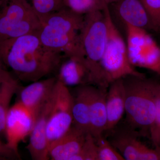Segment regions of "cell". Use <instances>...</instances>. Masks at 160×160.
Here are the masks:
<instances>
[{
  "mask_svg": "<svg viewBox=\"0 0 160 160\" xmlns=\"http://www.w3.org/2000/svg\"><path fill=\"white\" fill-rule=\"evenodd\" d=\"M39 18L26 0H5L0 7V42L38 32Z\"/></svg>",
  "mask_w": 160,
  "mask_h": 160,
  "instance_id": "6",
  "label": "cell"
},
{
  "mask_svg": "<svg viewBox=\"0 0 160 160\" xmlns=\"http://www.w3.org/2000/svg\"><path fill=\"white\" fill-rule=\"evenodd\" d=\"M56 73L58 81L68 88L94 86L91 72L84 58L64 57Z\"/></svg>",
  "mask_w": 160,
  "mask_h": 160,
  "instance_id": "12",
  "label": "cell"
},
{
  "mask_svg": "<svg viewBox=\"0 0 160 160\" xmlns=\"http://www.w3.org/2000/svg\"><path fill=\"white\" fill-rule=\"evenodd\" d=\"M126 93L123 78L109 84L106 96L107 124L106 132L112 131L122 119L125 112Z\"/></svg>",
  "mask_w": 160,
  "mask_h": 160,
  "instance_id": "17",
  "label": "cell"
},
{
  "mask_svg": "<svg viewBox=\"0 0 160 160\" xmlns=\"http://www.w3.org/2000/svg\"><path fill=\"white\" fill-rule=\"evenodd\" d=\"M64 58L45 46L38 32L0 42V59L19 80L26 82L56 73Z\"/></svg>",
  "mask_w": 160,
  "mask_h": 160,
  "instance_id": "1",
  "label": "cell"
},
{
  "mask_svg": "<svg viewBox=\"0 0 160 160\" xmlns=\"http://www.w3.org/2000/svg\"><path fill=\"white\" fill-rule=\"evenodd\" d=\"M126 46L132 66L160 75V47L145 29L125 25Z\"/></svg>",
  "mask_w": 160,
  "mask_h": 160,
  "instance_id": "7",
  "label": "cell"
},
{
  "mask_svg": "<svg viewBox=\"0 0 160 160\" xmlns=\"http://www.w3.org/2000/svg\"><path fill=\"white\" fill-rule=\"evenodd\" d=\"M70 160H98L96 142L90 133L87 134L79 152L72 157Z\"/></svg>",
  "mask_w": 160,
  "mask_h": 160,
  "instance_id": "23",
  "label": "cell"
},
{
  "mask_svg": "<svg viewBox=\"0 0 160 160\" xmlns=\"http://www.w3.org/2000/svg\"><path fill=\"white\" fill-rule=\"evenodd\" d=\"M98 148V160H124L119 152L104 136L95 139Z\"/></svg>",
  "mask_w": 160,
  "mask_h": 160,
  "instance_id": "22",
  "label": "cell"
},
{
  "mask_svg": "<svg viewBox=\"0 0 160 160\" xmlns=\"http://www.w3.org/2000/svg\"><path fill=\"white\" fill-rule=\"evenodd\" d=\"M91 85L75 87L72 96V125L89 133V98Z\"/></svg>",
  "mask_w": 160,
  "mask_h": 160,
  "instance_id": "18",
  "label": "cell"
},
{
  "mask_svg": "<svg viewBox=\"0 0 160 160\" xmlns=\"http://www.w3.org/2000/svg\"><path fill=\"white\" fill-rule=\"evenodd\" d=\"M106 18L108 34L101 66L106 82L110 83L129 75L145 76L138 71L129 61L126 43L113 22L109 6L103 10Z\"/></svg>",
  "mask_w": 160,
  "mask_h": 160,
  "instance_id": "5",
  "label": "cell"
},
{
  "mask_svg": "<svg viewBox=\"0 0 160 160\" xmlns=\"http://www.w3.org/2000/svg\"><path fill=\"white\" fill-rule=\"evenodd\" d=\"M20 86L17 80L9 74L2 82L0 92V134L5 132V124L13 96Z\"/></svg>",
  "mask_w": 160,
  "mask_h": 160,
  "instance_id": "19",
  "label": "cell"
},
{
  "mask_svg": "<svg viewBox=\"0 0 160 160\" xmlns=\"http://www.w3.org/2000/svg\"><path fill=\"white\" fill-rule=\"evenodd\" d=\"M5 0H0V7L2 6V5L3 4V3L5 2Z\"/></svg>",
  "mask_w": 160,
  "mask_h": 160,
  "instance_id": "29",
  "label": "cell"
},
{
  "mask_svg": "<svg viewBox=\"0 0 160 160\" xmlns=\"http://www.w3.org/2000/svg\"><path fill=\"white\" fill-rule=\"evenodd\" d=\"M84 17L64 7L40 20L41 27L38 35L47 48L65 57L84 58L80 36Z\"/></svg>",
  "mask_w": 160,
  "mask_h": 160,
  "instance_id": "3",
  "label": "cell"
},
{
  "mask_svg": "<svg viewBox=\"0 0 160 160\" xmlns=\"http://www.w3.org/2000/svg\"><path fill=\"white\" fill-rule=\"evenodd\" d=\"M37 116L19 102L10 107L5 124L7 146L20 157L19 144L29 136Z\"/></svg>",
  "mask_w": 160,
  "mask_h": 160,
  "instance_id": "9",
  "label": "cell"
},
{
  "mask_svg": "<svg viewBox=\"0 0 160 160\" xmlns=\"http://www.w3.org/2000/svg\"><path fill=\"white\" fill-rule=\"evenodd\" d=\"M138 134L128 128L117 131L109 140L112 145L126 160H160L156 149L147 147L138 139Z\"/></svg>",
  "mask_w": 160,
  "mask_h": 160,
  "instance_id": "10",
  "label": "cell"
},
{
  "mask_svg": "<svg viewBox=\"0 0 160 160\" xmlns=\"http://www.w3.org/2000/svg\"><path fill=\"white\" fill-rule=\"evenodd\" d=\"M146 9L154 31H160V0H141Z\"/></svg>",
  "mask_w": 160,
  "mask_h": 160,
  "instance_id": "24",
  "label": "cell"
},
{
  "mask_svg": "<svg viewBox=\"0 0 160 160\" xmlns=\"http://www.w3.org/2000/svg\"><path fill=\"white\" fill-rule=\"evenodd\" d=\"M64 7L72 12L85 16L103 10L106 4L102 0H63Z\"/></svg>",
  "mask_w": 160,
  "mask_h": 160,
  "instance_id": "20",
  "label": "cell"
},
{
  "mask_svg": "<svg viewBox=\"0 0 160 160\" xmlns=\"http://www.w3.org/2000/svg\"><path fill=\"white\" fill-rule=\"evenodd\" d=\"M52 96V94L39 112L29 135V143L26 149L32 160L49 159L46 127L51 108Z\"/></svg>",
  "mask_w": 160,
  "mask_h": 160,
  "instance_id": "11",
  "label": "cell"
},
{
  "mask_svg": "<svg viewBox=\"0 0 160 160\" xmlns=\"http://www.w3.org/2000/svg\"><path fill=\"white\" fill-rule=\"evenodd\" d=\"M40 20L64 8L63 0H26Z\"/></svg>",
  "mask_w": 160,
  "mask_h": 160,
  "instance_id": "21",
  "label": "cell"
},
{
  "mask_svg": "<svg viewBox=\"0 0 160 160\" xmlns=\"http://www.w3.org/2000/svg\"><path fill=\"white\" fill-rule=\"evenodd\" d=\"M108 88L91 85L89 98V133L94 139L106 132L107 124L106 96Z\"/></svg>",
  "mask_w": 160,
  "mask_h": 160,
  "instance_id": "14",
  "label": "cell"
},
{
  "mask_svg": "<svg viewBox=\"0 0 160 160\" xmlns=\"http://www.w3.org/2000/svg\"><path fill=\"white\" fill-rule=\"evenodd\" d=\"M13 150L7 146L6 143H4L0 140V158H19Z\"/></svg>",
  "mask_w": 160,
  "mask_h": 160,
  "instance_id": "26",
  "label": "cell"
},
{
  "mask_svg": "<svg viewBox=\"0 0 160 160\" xmlns=\"http://www.w3.org/2000/svg\"><path fill=\"white\" fill-rule=\"evenodd\" d=\"M108 28L103 10L94 12L84 17L81 31V49L83 57L91 72L93 85L108 88L101 62L106 47Z\"/></svg>",
  "mask_w": 160,
  "mask_h": 160,
  "instance_id": "4",
  "label": "cell"
},
{
  "mask_svg": "<svg viewBox=\"0 0 160 160\" xmlns=\"http://www.w3.org/2000/svg\"><path fill=\"white\" fill-rule=\"evenodd\" d=\"M9 75H8V76H9ZM8 76H7V77H8ZM7 77H6V78H7ZM6 78H5V79H6ZM5 79L2 80V81H0V92H1V86H2V82L3 81H4V80Z\"/></svg>",
  "mask_w": 160,
  "mask_h": 160,
  "instance_id": "30",
  "label": "cell"
},
{
  "mask_svg": "<svg viewBox=\"0 0 160 160\" xmlns=\"http://www.w3.org/2000/svg\"><path fill=\"white\" fill-rule=\"evenodd\" d=\"M57 82L56 77L41 79L21 88L18 92L19 102L37 116L43 105L51 96Z\"/></svg>",
  "mask_w": 160,
  "mask_h": 160,
  "instance_id": "13",
  "label": "cell"
},
{
  "mask_svg": "<svg viewBox=\"0 0 160 160\" xmlns=\"http://www.w3.org/2000/svg\"><path fill=\"white\" fill-rule=\"evenodd\" d=\"M155 149L158 150V152L159 153L160 156V147H158V148H156Z\"/></svg>",
  "mask_w": 160,
  "mask_h": 160,
  "instance_id": "31",
  "label": "cell"
},
{
  "mask_svg": "<svg viewBox=\"0 0 160 160\" xmlns=\"http://www.w3.org/2000/svg\"><path fill=\"white\" fill-rule=\"evenodd\" d=\"M124 25L154 30L148 13L141 0H118L112 4Z\"/></svg>",
  "mask_w": 160,
  "mask_h": 160,
  "instance_id": "16",
  "label": "cell"
},
{
  "mask_svg": "<svg viewBox=\"0 0 160 160\" xmlns=\"http://www.w3.org/2000/svg\"><path fill=\"white\" fill-rule=\"evenodd\" d=\"M72 108L71 92L57 80L52 96L51 108L46 127L49 148L71 128L73 122Z\"/></svg>",
  "mask_w": 160,
  "mask_h": 160,
  "instance_id": "8",
  "label": "cell"
},
{
  "mask_svg": "<svg viewBox=\"0 0 160 160\" xmlns=\"http://www.w3.org/2000/svg\"><path fill=\"white\" fill-rule=\"evenodd\" d=\"M4 65L2 60L0 59V81L5 79L10 74L9 72L4 69Z\"/></svg>",
  "mask_w": 160,
  "mask_h": 160,
  "instance_id": "27",
  "label": "cell"
},
{
  "mask_svg": "<svg viewBox=\"0 0 160 160\" xmlns=\"http://www.w3.org/2000/svg\"><path fill=\"white\" fill-rule=\"evenodd\" d=\"M126 93L125 113L128 128L146 136L155 115L160 81L145 76L123 78Z\"/></svg>",
  "mask_w": 160,
  "mask_h": 160,
  "instance_id": "2",
  "label": "cell"
},
{
  "mask_svg": "<svg viewBox=\"0 0 160 160\" xmlns=\"http://www.w3.org/2000/svg\"><path fill=\"white\" fill-rule=\"evenodd\" d=\"M149 134L155 148L160 147V93L157 102L154 120L149 128Z\"/></svg>",
  "mask_w": 160,
  "mask_h": 160,
  "instance_id": "25",
  "label": "cell"
},
{
  "mask_svg": "<svg viewBox=\"0 0 160 160\" xmlns=\"http://www.w3.org/2000/svg\"><path fill=\"white\" fill-rule=\"evenodd\" d=\"M88 133L72 125L64 135L49 146V159L71 160L82 149Z\"/></svg>",
  "mask_w": 160,
  "mask_h": 160,
  "instance_id": "15",
  "label": "cell"
},
{
  "mask_svg": "<svg viewBox=\"0 0 160 160\" xmlns=\"http://www.w3.org/2000/svg\"><path fill=\"white\" fill-rule=\"evenodd\" d=\"M118 0H102V1L106 5L109 6L110 5L116 2Z\"/></svg>",
  "mask_w": 160,
  "mask_h": 160,
  "instance_id": "28",
  "label": "cell"
}]
</instances>
